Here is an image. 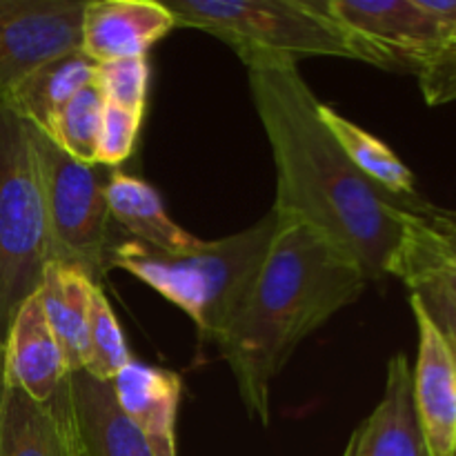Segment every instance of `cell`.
<instances>
[{"mask_svg": "<svg viewBox=\"0 0 456 456\" xmlns=\"http://www.w3.org/2000/svg\"><path fill=\"white\" fill-rule=\"evenodd\" d=\"M76 456H80V454H78V448H76Z\"/></svg>", "mask_w": 456, "mask_h": 456, "instance_id": "30", "label": "cell"}, {"mask_svg": "<svg viewBox=\"0 0 456 456\" xmlns=\"http://www.w3.org/2000/svg\"><path fill=\"white\" fill-rule=\"evenodd\" d=\"M343 456H430L412 399V368L403 352L387 363L377 408L356 426Z\"/></svg>", "mask_w": 456, "mask_h": 456, "instance_id": "12", "label": "cell"}, {"mask_svg": "<svg viewBox=\"0 0 456 456\" xmlns=\"http://www.w3.org/2000/svg\"><path fill=\"white\" fill-rule=\"evenodd\" d=\"M0 456H76L67 381L47 403L4 387L0 396Z\"/></svg>", "mask_w": 456, "mask_h": 456, "instance_id": "15", "label": "cell"}, {"mask_svg": "<svg viewBox=\"0 0 456 456\" xmlns=\"http://www.w3.org/2000/svg\"><path fill=\"white\" fill-rule=\"evenodd\" d=\"M27 125L47 214L49 261L78 267L101 285L110 252L107 176H102L101 165L80 163L47 134Z\"/></svg>", "mask_w": 456, "mask_h": 456, "instance_id": "6", "label": "cell"}, {"mask_svg": "<svg viewBox=\"0 0 456 456\" xmlns=\"http://www.w3.org/2000/svg\"><path fill=\"white\" fill-rule=\"evenodd\" d=\"M319 116L334 141L338 142L343 154L365 178H370L386 194L399 200H408V203L421 200L417 194V178H414L412 169L392 151L387 142H383L381 138L323 102L319 105Z\"/></svg>", "mask_w": 456, "mask_h": 456, "instance_id": "18", "label": "cell"}, {"mask_svg": "<svg viewBox=\"0 0 456 456\" xmlns=\"http://www.w3.org/2000/svg\"><path fill=\"white\" fill-rule=\"evenodd\" d=\"M361 62L421 74L439 43V22L421 0H323Z\"/></svg>", "mask_w": 456, "mask_h": 456, "instance_id": "7", "label": "cell"}, {"mask_svg": "<svg viewBox=\"0 0 456 456\" xmlns=\"http://www.w3.org/2000/svg\"><path fill=\"white\" fill-rule=\"evenodd\" d=\"M87 0H0V92L27 76L80 52Z\"/></svg>", "mask_w": 456, "mask_h": 456, "instance_id": "8", "label": "cell"}, {"mask_svg": "<svg viewBox=\"0 0 456 456\" xmlns=\"http://www.w3.org/2000/svg\"><path fill=\"white\" fill-rule=\"evenodd\" d=\"M439 22V43L419 78L428 105L439 107L456 101V0H421Z\"/></svg>", "mask_w": 456, "mask_h": 456, "instance_id": "22", "label": "cell"}, {"mask_svg": "<svg viewBox=\"0 0 456 456\" xmlns=\"http://www.w3.org/2000/svg\"><path fill=\"white\" fill-rule=\"evenodd\" d=\"M49 263L47 214L29 125L0 105V350Z\"/></svg>", "mask_w": 456, "mask_h": 456, "instance_id": "5", "label": "cell"}, {"mask_svg": "<svg viewBox=\"0 0 456 456\" xmlns=\"http://www.w3.org/2000/svg\"><path fill=\"white\" fill-rule=\"evenodd\" d=\"M94 76H96V62L89 61L83 52L71 53L27 76L7 94L4 102L27 123L45 129L62 105H67L85 87L94 85Z\"/></svg>", "mask_w": 456, "mask_h": 456, "instance_id": "19", "label": "cell"}, {"mask_svg": "<svg viewBox=\"0 0 456 456\" xmlns=\"http://www.w3.org/2000/svg\"><path fill=\"white\" fill-rule=\"evenodd\" d=\"M423 209H426V203L414 209L410 218L408 240H405L395 276L405 285L414 281H432L456 303V263L445 258L430 239L423 223Z\"/></svg>", "mask_w": 456, "mask_h": 456, "instance_id": "23", "label": "cell"}, {"mask_svg": "<svg viewBox=\"0 0 456 456\" xmlns=\"http://www.w3.org/2000/svg\"><path fill=\"white\" fill-rule=\"evenodd\" d=\"M98 283L78 267L49 261L36 292L43 314L61 346L69 372H80L87 354L92 298Z\"/></svg>", "mask_w": 456, "mask_h": 456, "instance_id": "16", "label": "cell"}, {"mask_svg": "<svg viewBox=\"0 0 456 456\" xmlns=\"http://www.w3.org/2000/svg\"><path fill=\"white\" fill-rule=\"evenodd\" d=\"M142 116L123 107L107 105L102 110L101 132H98L96 165L101 167H118L132 156L141 134Z\"/></svg>", "mask_w": 456, "mask_h": 456, "instance_id": "25", "label": "cell"}, {"mask_svg": "<svg viewBox=\"0 0 456 456\" xmlns=\"http://www.w3.org/2000/svg\"><path fill=\"white\" fill-rule=\"evenodd\" d=\"M176 27L208 31L245 67L297 65L303 58L359 61L323 0H169Z\"/></svg>", "mask_w": 456, "mask_h": 456, "instance_id": "4", "label": "cell"}, {"mask_svg": "<svg viewBox=\"0 0 456 456\" xmlns=\"http://www.w3.org/2000/svg\"><path fill=\"white\" fill-rule=\"evenodd\" d=\"M3 350H0V396H3Z\"/></svg>", "mask_w": 456, "mask_h": 456, "instance_id": "28", "label": "cell"}, {"mask_svg": "<svg viewBox=\"0 0 456 456\" xmlns=\"http://www.w3.org/2000/svg\"><path fill=\"white\" fill-rule=\"evenodd\" d=\"M67 377V361L34 294L18 307L4 337L3 387L47 403L65 386Z\"/></svg>", "mask_w": 456, "mask_h": 456, "instance_id": "11", "label": "cell"}, {"mask_svg": "<svg viewBox=\"0 0 456 456\" xmlns=\"http://www.w3.org/2000/svg\"><path fill=\"white\" fill-rule=\"evenodd\" d=\"M116 405L141 430L154 456H178L176 419L183 381L160 365L132 361L111 379Z\"/></svg>", "mask_w": 456, "mask_h": 456, "instance_id": "13", "label": "cell"}, {"mask_svg": "<svg viewBox=\"0 0 456 456\" xmlns=\"http://www.w3.org/2000/svg\"><path fill=\"white\" fill-rule=\"evenodd\" d=\"M368 285L361 267L323 236L276 214L265 261L216 343L249 417L270 426L272 381L297 347Z\"/></svg>", "mask_w": 456, "mask_h": 456, "instance_id": "2", "label": "cell"}, {"mask_svg": "<svg viewBox=\"0 0 456 456\" xmlns=\"http://www.w3.org/2000/svg\"><path fill=\"white\" fill-rule=\"evenodd\" d=\"M0 105H4V94L0 92Z\"/></svg>", "mask_w": 456, "mask_h": 456, "instance_id": "29", "label": "cell"}, {"mask_svg": "<svg viewBox=\"0 0 456 456\" xmlns=\"http://www.w3.org/2000/svg\"><path fill=\"white\" fill-rule=\"evenodd\" d=\"M249 92L270 141L279 216L323 236L370 283L395 276L423 200L386 194L343 154L319 116L321 101L297 65L248 67Z\"/></svg>", "mask_w": 456, "mask_h": 456, "instance_id": "1", "label": "cell"}, {"mask_svg": "<svg viewBox=\"0 0 456 456\" xmlns=\"http://www.w3.org/2000/svg\"><path fill=\"white\" fill-rule=\"evenodd\" d=\"M69 417L80 456H154L145 436L116 405L111 381L89 374L67 377Z\"/></svg>", "mask_w": 456, "mask_h": 456, "instance_id": "14", "label": "cell"}, {"mask_svg": "<svg viewBox=\"0 0 456 456\" xmlns=\"http://www.w3.org/2000/svg\"><path fill=\"white\" fill-rule=\"evenodd\" d=\"M132 361L123 328H120L105 292L98 285L92 298V312H89L87 354H85L83 372L96 381H111Z\"/></svg>", "mask_w": 456, "mask_h": 456, "instance_id": "21", "label": "cell"}, {"mask_svg": "<svg viewBox=\"0 0 456 456\" xmlns=\"http://www.w3.org/2000/svg\"><path fill=\"white\" fill-rule=\"evenodd\" d=\"M276 232V212L216 240H199L176 254L156 252L138 240L110 245L107 270L116 267L185 312L200 341L216 346L252 288Z\"/></svg>", "mask_w": 456, "mask_h": 456, "instance_id": "3", "label": "cell"}, {"mask_svg": "<svg viewBox=\"0 0 456 456\" xmlns=\"http://www.w3.org/2000/svg\"><path fill=\"white\" fill-rule=\"evenodd\" d=\"M417 323V363L412 368V399L430 456H456V365L421 298L410 292Z\"/></svg>", "mask_w": 456, "mask_h": 456, "instance_id": "9", "label": "cell"}, {"mask_svg": "<svg viewBox=\"0 0 456 456\" xmlns=\"http://www.w3.org/2000/svg\"><path fill=\"white\" fill-rule=\"evenodd\" d=\"M423 223L428 227V234L435 240L439 252L445 258L456 263V214H444L426 205L423 209Z\"/></svg>", "mask_w": 456, "mask_h": 456, "instance_id": "27", "label": "cell"}, {"mask_svg": "<svg viewBox=\"0 0 456 456\" xmlns=\"http://www.w3.org/2000/svg\"><path fill=\"white\" fill-rule=\"evenodd\" d=\"M105 199L110 216L145 248L176 254L199 245L200 239L169 216L159 191L142 178L111 172L105 183Z\"/></svg>", "mask_w": 456, "mask_h": 456, "instance_id": "17", "label": "cell"}, {"mask_svg": "<svg viewBox=\"0 0 456 456\" xmlns=\"http://www.w3.org/2000/svg\"><path fill=\"white\" fill-rule=\"evenodd\" d=\"M172 29V12L156 0H87L80 22V52L102 62L147 58Z\"/></svg>", "mask_w": 456, "mask_h": 456, "instance_id": "10", "label": "cell"}, {"mask_svg": "<svg viewBox=\"0 0 456 456\" xmlns=\"http://www.w3.org/2000/svg\"><path fill=\"white\" fill-rule=\"evenodd\" d=\"M408 288L410 292H414L421 298L428 314L432 316L436 328L441 330L450 352H452V359L456 365V303L439 288V285L432 283V281H414Z\"/></svg>", "mask_w": 456, "mask_h": 456, "instance_id": "26", "label": "cell"}, {"mask_svg": "<svg viewBox=\"0 0 456 456\" xmlns=\"http://www.w3.org/2000/svg\"><path fill=\"white\" fill-rule=\"evenodd\" d=\"M102 101L101 92L94 85L76 94L67 105L53 114L49 125L40 132L47 134L62 151L74 156L76 160L87 165H96L98 132H101Z\"/></svg>", "mask_w": 456, "mask_h": 456, "instance_id": "20", "label": "cell"}, {"mask_svg": "<svg viewBox=\"0 0 456 456\" xmlns=\"http://www.w3.org/2000/svg\"><path fill=\"white\" fill-rule=\"evenodd\" d=\"M94 87L101 92L107 105L123 107L142 116L150 89V62L147 58H125L96 65Z\"/></svg>", "mask_w": 456, "mask_h": 456, "instance_id": "24", "label": "cell"}]
</instances>
